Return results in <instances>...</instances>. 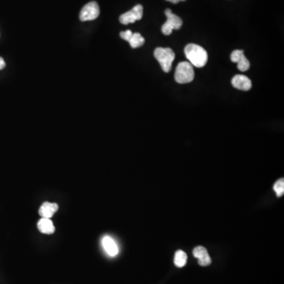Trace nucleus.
Wrapping results in <instances>:
<instances>
[{
	"instance_id": "obj_12",
	"label": "nucleus",
	"mask_w": 284,
	"mask_h": 284,
	"mask_svg": "<svg viewBox=\"0 0 284 284\" xmlns=\"http://www.w3.org/2000/svg\"><path fill=\"white\" fill-rule=\"evenodd\" d=\"M37 228L40 232L47 234V235L53 234L55 230L53 222L48 218H42V219H39L37 224Z\"/></svg>"
},
{
	"instance_id": "obj_1",
	"label": "nucleus",
	"mask_w": 284,
	"mask_h": 284,
	"mask_svg": "<svg viewBox=\"0 0 284 284\" xmlns=\"http://www.w3.org/2000/svg\"><path fill=\"white\" fill-rule=\"evenodd\" d=\"M184 52L192 66H194L197 68H201L207 64V52L200 45L189 44L185 47Z\"/></svg>"
},
{
	"instance_id": "obj_3",
	"label": "nucleus",
	"mask_w": 284,
	"mask_h": 284,
	"mask_svg": "<svg viewBox=\"0 0 284 284\" xmlns=\"http://www.w3.org/2000/svg\"><path fill=\"white\" fill-rule=\"evenodd\" d=\"M175 79L179 84L191 83L194 79V70L193 66L188 62H181L175 70Z\"/></svg>"
},
{
	"instance_id": "obj_7",
	"label": "nucleus",
	"mask_w": 284,
	"mask_h": 284,
	"mask_svg": "<svg viewBox=\"0 0 284 284\" xmlns=\"http://www.w3.org/2000/svg\"><path fill=\"white\" fill-rule=\"evenodd\" d=\"M231 60L233 63L238 64V69L241 72H245L250 67V61L244 55L241 50H235L231 53Z\"/></svg>"
},
{
	"instance_id": "obj_5",
	"label": "nucleus",
	"mask_w": 284,
	"mask_h": 284,
	"mask_svg": "<svg viewBox=\"0 0 284 284\" xmlns=\"http://www.w3.org/2000/svg\"><path fill=\"white\" fill-rule=\"evenodd\" d=\"M99 15V7L96 2H90L86 4L82 9L80 12V21H93Z\"/></svg>"
},
{
	"instance_id": "obj_17",
	"label": "nucleus",
	"mask_w": 284,
	"mask_h": 284,
	"mask_svg": "<svg viewBox=\"0 0 284 284\" xmlns=\"http://www.w3.org/2000/svg\"><path fill=\"white\" fill-rule=\"evenodd\" d=\"M5 61H4V59L2 58V57H0V70H3V69L5 68Z\"/></svg>"
},
{
	"instance_id": "obj_11",
	"label": "nucleus",
	"mask_w": 284,
	"mask_h": 284,
	"mask_svg": "<svg viewBox=\"0 0 284 284\" xmlns=\"http://www.w3.org/2000/svg\"><path fill=\"white\" fill-rule=\"evenodd\" d=\"M58 209V206L55 203H50V202H45L42 205V207L39 208V214L42 216V218H48L51 219L54 216L55 212Z\"/></svg>"
},
{
	"instance_id": "obj_15",
	"label": "nucleus",
	"mask_w": 284,
	"mask_h": 284,
	"mask_svg": "<svg viewBox=\"0 0 284 284\" xmlns=\"http://www.w3.org/2000/svg\"><path fill=\"white\" fill-rule=\"evenodd\" d=\"M274 191L276 192L277 197H281L283 195L284 193V179L280 178L278 180L276 184H274Z\"/></svg>"
},
{
	"instance_id": "obj_16",
	"label": "nucleus",
	"mask_w": 284,
	"mask_h": 284,
	"mask_svg": "<svg viewBox=\"0 0 284 284\" xmlns=\"http://www.w3.org/2000/svg\"><path fill=\"white\" fill-rule=\"evenodd\" d=\"M132 36H133V33H132L130 30H127V31L121 32V33H120V37L128 42H130V38L132 37Z\"/></svg>"
},
{
	"instance_id": "obj_14",
	"label": "nucleus",
	"mask_w": 284,
	"mask_h": 284,
	"mask_svg": "<svg viewBox=\"0 0 284 284\" xmlns=\"http://www.w3.org/2000/svg\"><path fill=\"white\" fill-rule=\"evenodd\" d=\"M145 38L140 34V33H133V36L130 38V47L132 48H137L141 47L145 44Z\"/></svg>"
},
{
	"instance_id": "obj_2",
	"label": "nucleus",
	"mask_w": 284,
	"mask_h": 284,
	"mask_svg": "<svg viewBox=\"0 0 284 284\" xmlns=\"http://www.w3.org/2000/svg\"><path fill=\"white\" fill-rule=\"evenodd\" d=\"M154 56L165 73L171 71L175 55L173 50L169 48H157L155 49Z\"/></svg>"
},
{
	"instance_id": "obj_4",
	"label": "nucleus",
	"mask_w": 284,
	"mask_h": 284,
	"mask_svg": "<svg viewBox=\"0 0 284 284\" xmlns=\"http://www.w3.org/2000/svg\"><path fill=\"white\" fill-rule=\"evenodd\" d=\"M167 16V22L162 26V33L166 36L171 34L174 29L178 30L181 29L182 26V20L176 14H173L170 9H167L165 11Z\"/></svg>"
},
{
	"instance_id": "obj_6",
	"label": "nucleus",
	"mask_w": 284,
	"mask_h": 284,
	"mask_svg": "<svg viewBox=\"0 0 284 284\" xmlns=\"http://www.w3.org/2000/svg\"><path fill=\"white\" fill-rule=\"evenodd\" d=\"M142 16H143V7L138 4L128 12L121 14L119 17V21L121 24H131V23H134L136 21L140 20Z\"/></svg>"
},
{
	"instance_id": "obj_9",
	"label": "nucleus",
	"mask_w": 284,
	"mask_h": 284,
	"mask_svg": "<svg viewBox=\"0 0 284 284\" xmlns=\"http://www.w3.org/2000/svg\"><path fill=\"white\" fill-rule=\"evenodd\" d=\"M193 254L198 259V263L200 266H208L212 263V259L209 255L208 250L203 247H197L194 248Z\"/></svg>"
},
{
	"instance_id": "obj_18",
	"label": "nucleus",
	"mask_w": 284,
	"mask_h": 284,
	"mask_svg": "<svg viewBox=\"0 0 284 284\" xmlns=\"http://www.w3.org/2000/svg\"><path fill=\"white\" fill-rule=\"evenodd\" d=\"M168 2L172 3V4H178L179 2H184L186 0H167Z\"/></svg>"
},
{
	"instance_id": "obj_8",
	"label": "nucleus",
	"mask_w": 284,
	"mask_h": 284,
	"mask_svg": "<svg viewBox=\"0 0 284 284\" xmlns=\"http://www.w3.org/2000/svg\"><path fill=\"white\" fill-rule=\"evenodd\" d=\"M231 84L235 89L242 91H249L252 88V82L248 77L237 74L231 80Z\"/></svg>"
},
{
	"instance_id": "obj_13",
	"label": "nucleus",
	"mask_w": 284,
	"mask_h": 284,
	"mask_svg": "<svg viewBox=\"0 0 284 284\" xmlns=\"http://www.w3.org/2000/svg\"><path fill=\"white\" fill-rule=\"evenodd\" d=\"M175 265L178 268H182L186 266L187 262V255L185 252L182 250H178L175 253Z\"/></svg>"
},
{
	"instance_id": "obj_10",
	"label": "nucleus",
	"mask_w": 284,
	"mask_h": 284,
	"mask_svg": "<svg viewBox=\"0 0 284 284\" xmlns=\"http://www.w3.org/2000/svg\"><path fill=\"white\" fill-rule=\"evenodd\" d=\"M102 246L104 250L110 257H115L118 253V246L116 242L114 241L110 236L104 237L102 239Z\"/></svg>"
}]
</instances>
